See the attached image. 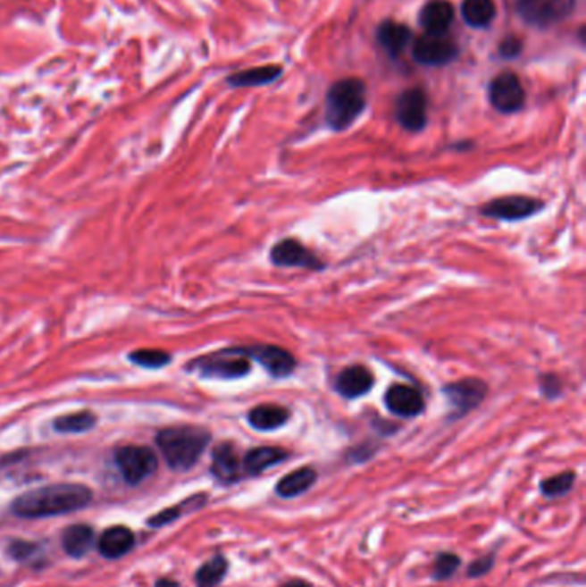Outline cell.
Instances as JSON below:
<instances>
[{"label": "cell", "instance_id": "7c38bea8", "mask_svg": "<svg viewBox=\"0 0 586 587\" xmlns=\"http://www.w3.org/2000/svg\"><path fill=\"white\" fill-rule=\"evenodd\" d=\"M241 350L251 361H256L272 378H288L296 370V357L288 348L271 344H255L243 346Z\"/></svg>", "mask_w": 586, "mask_h": 587}, {"label": "cell", "instance_id": "4dcf8cb0", "mask_svg": "<svg viewBox=\"0 0 586 587\" xmlns=\"http://www.w3.org/2000/svg\"><path fill=\"white\" fill-rule=\"evenodd\" d=\"M128 357L133 365L146 370H160L172 361V354L162 348H136Z\"/></svg>", "mask_w": 586, "mask_h": 587}, {"label": "cell", "instance_id": "ac0fdd59", "mask_svg": "<svg viewBox=\"0 0 586 587\" xmlns=\"http://www.w3.org/2000/svg\"><path fill=\"white\" fill-rule=\"evenodd\" d=\"M316 481H318V471L315 467L303 465L279 479L273 491L282 500H294L305 495L306 491H310L315 486Z\"/></svg>", "mask_w": 586, "mask_h": 587}, {"label": "cell", "instance_id": "484cf974", "mask_svg": "<svg viewBox=\"0 0 586 587\" xmlns=\"http://www.w3.org/2000/svg\"><path fill=\"white\" fill-rule=\"evenodd\" d=\"M229 572V560L222 553L213 555L208 558L204 566H198L195 574V584L197 587H219Z\"/></svg>", "mask_w": 586, "mask_h": 587}, {"label": "cell", "instance_id": "8992f818", "mask_svg": "<svg viewBox=\"0 0 586 587\" xmlns=\"http://www.w3.org/2000/svg\"><path fill=\"white\" fill-rule=\"evenodd\" d=\"M115 465L124 481L136 486L157 471L158 460L150 447L126 445L115 450Z\"/></svg>", "mask_w": 586, "mask_h": 587}, {"label": "cell", "instance_id": "52a82bcc", "mask_svg": "<svg viewBox=\"0 0 586 587\" xmlns=\"http://www.w3.org/2000/svg\"><path fill=\"white\" fill-rule=\"evenodd\" d=\"M545 203L530 197V196H500L492 201H487L480 214L483 217L494 218V220H504V222H521L526 218L533 217L540 214Z\"/></svg>", "mask_w": 586, "mask_h": 587}, {"label": "cell", "instance_id": "3957f363", "mask_svg": "<svg viewBox=\"0 0 586 587\" xmlns=\"http://www.w3.org/2000/svg\"><path fill=\"white\" fill-rule=\"evenodd\" d=\"M366 109V87L358 78L334 83L325 96V122L332 130L351 128Z\"/></svg>", "mask_w": 586, "mask_h": 587}, {"label": "cell", "instance_id": "8fae6325", "mask_svg": "<svg viewBox=\"0 0 586 587\" xmlns=\"http://www.w3.org/2000/svg\"><path fill=\"white\" fill-rule=\"evenodd\" d=\"M459 55V46L448 35H423L413 45V57L418 64L442 67Z\"/></svg>", "mask_w": 586, "mask_h": 587}, {"label": "cell", "instance_id": "ba28073f", "mask_svg": "<svg viewBox=\"0 0 586 587\" xmlns=\"http://www.w3.org/2000/svg\"><path fill=\"white\" fill-rule=\"evenodd\" d=\"M489 102L500 113H516L526 104V91L513 71L497 74L489 87Z\"/></svg>", "mask_w": 586, "mask_h": 587}, {"label": "cell", "instance_id": "4fadbf2b", "mask_svg": "<svg viewBox=\"0 0 586 587\" xmlns=\"http://www.w3.org/2000/svg\"><path fill=\"white\" fill-rule=\"evenodd\" d=\"M271 260L275 266L284 268H306L320 272L325 268L323 261L315 256L306 246H303L299 240L288 238L279 240L271 249Z\"/></svg>", "mask_w": 586, "mask_h": 587}, {"label": "cell", "instance_id": "603a6c76", "mask_svg": "<svg viewBox=\"0 0 586 587\" xmlns=\"http://www.w3.org/2000/svg\"><path fill=\"white\" fill-rule=\"evenodd\" d=\"M282 76V69L279 65H262L247 71H238L227 76V85L232 88H255L271 85Z\"/></svg>", "mask_w": 586, "mask_h": 587}, {"label": "cell", "instance_id": "d590c367", "mask_svg": "<svg viewBox=\"0 0 586 587\" xmlns=\"http://www.w3.org/2000/svg\"><path fill=\"white\" fill-rule=\"evenodd\" d=\"M375 454H377V447H373V445H361V447H356V449L349 450L346 454V458H347V462L360 464V462L370 460Z\"/></svg>", "mask_w": 586, "mask_h": 587}, {"label": "cell", "instance_id": "2e32d148", "mask_svg": "<svg viewBox=\"0 0 586 587\" xmlns=\"http://www.w3.org/2000/svg\"><path fill=\"white\" fill-rule=\"evenodd\" d=\"M373 385H375L373 373L361 365H353L344 368L336 376L334 390L338 391L340 397L353 400L366 395L373 389Z\"/></svg>", "mask_w": 586, "mask_h": 587}, {"label": "cell", "instance_id": "44dd1931", "mask_svg": "<svg viewBox=\"0 0 586 587\" xmlns=\"http://www.w3.org/2000/svg\"><path fill=\"white\" fill-rule=\"evenodd\" d=\"M291 417V411L277 404H262L248 413V424L256 432H275Z\"/></svg>", "mask_w": 586, "mask_h": 587}, {"label": "cell", "instance_id": "5b68a950", "mask_svg": "<svg viewBox=\"0 0 586 587\" xmlns=\"http://www.w3.org/2000/svg\"><path fill=\"white\" fill-rule=\"evenodd\" d=\"M576 0H516V13L528 26L547 29L565 21Z\"/></svg>", "mask_w": 586, "mask_h": 587}, {"label": "cell", "instance_id": "d6986e66", "mask_svg": "<svg viewBox=\"0 0 586 587\" xmlns=\"http://www.w3.org/2000/svg\"><path fill=\"white\" fill-rule=\"evenodd\" d=\"M135 546V534L126 525H113L105 529L98 540V551L102 557L115 560L130 553Z\"/></svg>", "mask_w": 586, "mask_h": 587}, {"label": "cell", "instance_id": "e575fe53", "mask_svg": "<svg viewBox=\"0 0 586 587\" xmlns=\"http://www.w3.org/2000/svg\"><path fill=\"white\" fill-rule=\"evenodd\" d=\"M521 52H523V40L515 35L502 38V42L498 44V55L502 59H507V61L516 59L521 55Z\"/></svg>", "mask_w": 586, "mask_h": 587}, {"label": "cell", "instance_id": "836d02e7", "mask_svg": "<svg viewBox=\"0 0 586 587\" xmlns=\"http://www.w3.org/2000/svg\"><path fill=\"white\" fill-rule=\"evenodd\" d=\"M38 549H40L38 544L29 543V541H13L9 544V555L20 562L31 560L38 553Z\"/></svg>", "mask_w": 586, "mask_h": 587}, {"label": "cell", "instance_id": "277c9868", "mask_svg": "<svg viewBox=\"0 0 586 587\" xmlns=\"http://www.w3.org/2000/svg\"><path fill=\"white\" fill-rule=\"evenodd\" d=\"M188 368L198 371L204 378L239 380L249 374L251 359L241 348H227L193 359Z\"/></svg>", "mask_w": 586, "mask_h": 587}, {"label": "cell", "instance_id": "d4e9b609", "mask_svg": "<svg viewBox=\"0 0 586 587\" xmlns=\"http://www.w3.org/2000/svg\"><path fill=\"white\" fill-rule=\"evenodd\" d=\"M463 20L472 28H487L496 20L497 7L494 0H465L461 5Z\"/></svg>", "mask_w": 586, "mask_h": 587}, {"label": "cell", "instance_id": "d6a6232c", "mask_svg": "<svg viewBox=\"0 0 586 587\" xmlns=\"http://www.w3.org/2000/svg\"><path fill=\"white\" fill-rule=\"evenodd\" d=\"M540 391L543 397H547L548 400H556L561 393H563V382L557 374L554 373H547V374H540Z\"/></svg>", "mask_w": 586, "mask_h": 587}, {"label": "cell", "instance_id": "4316f807", "mask_svg": "<svg viewBox=\"0 0 586 587\" xmlns=\"http://www.w3.org/2000/svg\"><path fill=\"white\" fill-rule=\"evenodd\" d=\"M206 501H208V497L205 493H198V495H195V497L182 501L180 505H174V507H169V508L158 512L157 516L150 517L148 524L152 527H163L167 524H172V522L178 521L180 517L186 516V514H191L195 510L204 508Z\"/></svg>", "mask_w": 586, "mask_h": 587}, {"label": "cell", "instance_id": "f546056e", "mask_svg": "<svg viewBox=\"0 0 586 587\" xmlns=\"http://www.w3.org/2000/svg\"><path fill=\"white\" fill-rule=\"evenodd\" d=\"M463 566V558L454 551H439L431 564V579L435 583H446L452 579Z\"/></svg>", "mask_w": 586, "mask_h": 587}, {"label": "cell", "instance_id": "e0dca14e", "mask_svg": "<svg viewBox=\"0 0 586 587\" xmlns=\"http://www.w3.org/2000/svg\"><path fill=\"white\" fill-rule=\"evenodd\" d=\"M291 457V452L280 447H255L249 449L243 457V473L245 478L262 476L265 471L286 462Z\"/></svg>", "mask_w": 586, "mask_h": 587}, {"label": "cell", "instance_id": "9a60e30c", "mask_svg": "<svg viewBox=\"0 0 586 587\" xmlns=\"http://www.w3.org/2000/svg\"><path fill=\"white\" fill-rule=\"evenodd\" d=\"M387 409L399 417H416L425 411V400L420 390L405 383H394L385 391Z\"/></svg>", "mask_w": 586, "mask_h": 587}, {"label": "cell", "instance_id": "30bf717a", "mask_svg": "<svg viewBox=\"0 0 586 587\" xmlns=\"http://www.w3.org/2000/svg\"><path fill=\"white\" fill-rule=\"evenodd\" d=\"M396 121L409 130L420 132L429 122V96L422 88H409L396 100Z\"/></svg>", "mask_w": 586, "mask_h": 587}, {"label": "cell", "instance_id": "7a4b0ae2", "mask_svg": "<svg viewBox=\"0 0 586 587\" xmlns=\"http://www.w3.org/2000/svg\"><path fill=\"white\" fill-rule=\"evenodd\" d=\"M157 447L172 471L193 469L208 449L212 435L200 426H171L157 433Z\"/></svg>", "mask_w": 586, "mask_h": 587}, {"label": "cell", "instance_id": "9c48e42d", "mask_svg": "<svg viewBox=\"0 0 586 587\" xmlns=\"http://www.w3.org/2000/svg\"><path fill=\"white\" fill-rule=\"evenodd\" d=\"M442 391L454 409L452 417L459 419L465 414L476 409L485 400L489 385L480 378H463L444 385Z\"/></svg>", "mask_w": 586, "mask_h": 587}, {"label": "cell", "instance_id": "ffe728a7", "mask_svg": "<svg viewBox=\"0 0 586 587\" xmlns=\"http://www.w3.org/2000/svg\"><path fill=\"white\" fill-rule=\"evenodd\" d=\"M452 22L454 9L448 0H431L420 13V24L427 35H448Z\"/></svg>", "mask_w": 586, "mask_h": 587}, {"label": "cell", "instance_id": "8d00e7d4", "mask_svg": "<svg viewBox=\"0 0 586 587\" xmlns=\"http://www.w3.org/2000/svg\"><path fill=\"white\" fill-rule=\"evenodd\" d=\"M280 587H315L314 584H310L308 581H305V579H299V577H296V579H289L288 583H284L282 586Z\"/></svg>", "mask_w": 586, "mask_h": 587}, {"label": "cell", "instance_id": "6da1fadb", "mask_svg": "<svg viewBox=\"0 0 586 587\" xmlns=\"http://www.w3.org/2000/svg\"><path fill=\"white\" fill-rule=\"evenodd\" d=\"M93 500V491L78 482H57L29 490L11 503L14 516L21 519H46L83 510Z\"/></svg>", "mask_w": 586, "mask_h": 587}, {"label": "cell", "instance_id": "1f68e13d", "mask_svg": "<svg viewBox=\"0 0 586 587\" xmlns=\"http://www.w3.org/2000/svg\"><path fill=\"white\" fill-rule=\"evenodd\" d=\"M496 555L497 551H489L478 558H474L473 562L466 568V575L468 579H481L487 574H490L496 566Z\"/></svg>", "mask_w": 586, "mask_h": 587}, {"label": "cell", "instance_id": "83f0119b", "mask_svg": "<svg viewBox=\"0 0 586 587\" xmlns=\"http://www.w3.org/2000/svg\"><path fill=\"white\" fill-rule=\"evenodd\" d=\"M98 417L91 411H78V413L64 414L54 421V430L57 433L64 435H76V433H87L96 426Z\"/></svg>", "mask_w": 586, "mask_h": 587}, {"label": "cell", "instance_id": "7402d4cb", "mask_svg": "<svg viewBox=\"0 0 586 587\" xmlns=\"http://www.w3.org/2000/svg\"><path fill=\"white\" fill-rule=\"evenodd\" d=\"M413 38L411 29L396 21H383L377 28V42L390 57H398L406 50Z\"/></svg>", "mask_w": 586, "mask_h": 587}, {"label": "cell", "instance_id": "cb8c5ba5", "mask_svg": "<svg viewBox=\"0 0 586 587\" xmlns=\"http://www.w3.org/2000/svg\"><path fill=\"white\" fill-rule=\"evenodd\" d=\"M95 544V531L87 524L69 525L63 534L64 551L72 558H81L88 555Z\"/></svg>", "mask_w": 586, "mask_h": 587}, {"label": "cell", "instance_id": "f1b7e54d", "mask_svg": "<svg viewBox=\"0 0 586 587\" xmlns=\"http://www.w3.org/2000/svg\"><path fill=\"white\" fill-rule=\"evenodd\" d=\"M576 471H564L559 474H554L550 478L541 479L539 488H540L541 497L547 500H557L569 495L576 484Z\"/></svg>", "mask_w": 586, "mask_h": 587}, {"label": "cell", "instance_id": "5bb4252c", "mask_svg": "<svg viewBox=\"0 0 586 587\" xmlns=\"http://www.w3.org/2000/svg\"><path fill=\"white\" fill-rule=\"evenodd\" d=\"M210 473L222 486H232L245 478L243 457L232 441H222L213 449Z\"/></svg>", "mask_w": 586, "mask_h": 587}, {"label": "cell", "instance_id": "74e56055", "mask_svg": "<svg viewBox=\"0 0 586 587\" xmlns=\"http://www.w3.org/2000/svg\"><path fill=\"white\" fill-rule=\"evenodd\" d=\"M155 587H180V583H176L172 579H158Z\"/></svg>", "mask_w": 586, "mask_h": 587}]
</instances>
